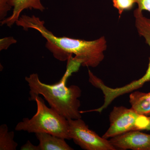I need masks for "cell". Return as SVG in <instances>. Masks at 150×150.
<instances>
[{
	"label": "cell",
	"instance_id": "cell-1",
	"mask_svg": "<svg viewBox=\"0 0 150 150\" xmlns=\"http://www.w3.org/2000/svg\"><path fill=\"white\" fill-rule=\"evenodd\" d=\"M45 22L35 16H21L16 22L24 30H37L46 41V47L54 58L61 62L67 61L71 56L83 67L95 68L103 61L107 49V41L104 36L93 40L74 39L66 36L59 37L44 26Z\"/></svg>",
	"mask_w": 150,
	"mask_h": 150
},
{
	"label": "cell",
	"instance_id": "cell-2",
	"mask_svg": "<svg viewBox=\"0 0 150 150\" xmlns=\"http://www.w3.org/2000/svg\"><path fill=\"white\" fill-rule=\"evenodd\" d=\"M81 63L73 57L67 61V70L61 79L53 84L42 82L37 74H31L25 77L30 88L29 100L37 96L42 95L50 107L67 119L81 118L80 100L81 90L78 86H67L68 78L73 73L77 71Z\"/></svg>",
	"mask_w": 150,
	"mask_h": 150
},
{
	"label": "cell",
	"instance_id": "cell-3",
	"mask_svg": "<svg viewBox=\"0 0 150 150\" xmlns=\"http://www.w3.org/2000/svg\"><path fill=\"white\" fill-rule=\"evenodd\" d=\"M37 105V111L32 118H25L19 122L15 128L16 131L29 133H46L67 140H71L69 134L68 120L45 104L39 96L33 98Z\"/></svg>",
	"mask_w": 150,
	"mask_h": 150
},
{
	"label": "cell",
	"instance_id": "cell-4",
	"mask_svg": "<svg viewBox=\"0 0 150 150\" xmlns=\"http://www.w3.org/2000/svg\"><path fill=\"white\" fill-rule=\"evenodd\" d=\"M109 119L110 126L102 136L107 139L129 131H143L147 124L146 116L123 106L113 107Z\"/></svg>",
	"mask_w": 150,
	"mask_h": 150
},
{
	"label": "cell",
	"instance_id": "cell-5",
	"mask_svg": "<svg viewBox=\"0 0 150 150\" xmlns=\"http://www.w3.org/2000/svg\"><path fill=\"white\" fill-rule=\"evenodd\" d=\"M71 139L85 150H116L109 140L100 137L81 118L68 119Z\"/></svg>",
	"mask_w": 150,
	"mask_h": 150
},
{
	"label": "cell",
	"instance_id": "cell-6",
	"mask_svg": "<svg viewBox=\"0 0 150 150\" xmlns=\"http://www.w3.org/2000/svg\"><path fill=\"white\" fill-rule=\"evenodd\" d=\"M116 150H150V134L134 130L110 138Z\"/></svg>",
	"mask_w": 150,
	"mask_h": 150
},
{
	"label": "cell",
	"instance_id": "cell-7",
	"mask_svg": "<svg viewBox=\"0 0 150 150\" xmlns=\"http://www.w3.org/2000/svg\"><path fill=\"white\" fill-rule=\"evenodd\" d=\"M135 26L139 35L144 37L146 43L150 48V19L143 15V11L137 8L134 11ZM150 81V58L148 69L146 73L142 78L133 81L132 85L134 88L139 89L144 84Z\"/></svg>",
	"mask_w": 150,
	"mask_h": 150
},
{
	"label": "cell",
	"instance_id": "cell-8",
	"mask_svg": "<svg viewBox=\"0 0 150 150\" xmlns=\"http://www.w3.org/2000/svg\"><path fill=\"white\" fill-rule=\"evenodd\" d=\"M10 4L13 8L12 13L10 16L1 21V25H6L8 27L16 23L20 17L21 14L24 10L34 9L42 12L45 9L40 0H10Z\"/></svg>",
	"mask_w": 150,
	"mask_h": 150
},
{
	"label": "cell",
	"instance_id": "cell-9",
	"mask_svg": "<svg viewBox=\"0 0 150 150\" xmlns=\"http://www.w3.org/2000/svg\"><path fill=\"white\" fill-rule=\"evenodd\" d=\"M35 136L39 141V150H73L65 139L46 133H38Z\"/></svg>",
	"mask_w": 150,
	"mask_h": 150
},
{
	"label": "cell",
	"instance_id": "cell-10",
	"mask_svg": "<svg viewBox=\"0 0 150 150\" xmlns=\"http://www.w3.org/2000/svg\"><path fill=\"white\" fill-rule=\"evenodd\" d=\"M131 108L140 115L150 116V92L134 91L129 96Z\"/></svg>",
	"mask_w": 150,
	"mask_h": 150
},
{
	"label": "cell",
	"instance_id": "cell-11",
	"mask_svg": "<svg viewBox=\"0 0 150 150\" xmlns=\"http://www.w3.org/2000/svg\"><path fill=\"white\" fill-rule=\"evenodd\" d=\"M14 133L9 131L6 124L0 126V150H16L18 144L14 141Z\"/></svg>",
	"mask_w": 150,
	"mask_h": 150
},
{
	"label": "cell",
	"instance_id": "cell-12",
	"mask_svg": "<svg viewBox=\"0 0 150 150\" xmlns=\"http://www.w3.org/2000/svg\"><path fill=\"white\" fill-rule=\"evenodd\" d=\"M112 4L117 9L120 17L123 12L129 11L133 8L136 0H112Z\"/></svg>",
	"mask_w": 150,
	"mask_h": 150
},
{
	"label": "cell",
	"instance_id": "cell-13",
	"mask_svg": "<svg viewBox=\"0 0 150 150\" xmlns=\"http://www.w3.org/2000/svg\"><path fill=\"white\" fill-rule=\"evenodd\" d=\"M10 0H0V20L1 21L6 18L8 12L12 6L10 4Z\"/></svg>",
	"mask_w": 150,
	"mask_h": 150
},
{
	"label": "cell",
	"instance_id": "cell-14",
	"mask_svg": "<svg viewBox=\"0 0 150 150\" xmlns=\"http://www.w3.org/2000/svg\"><path fill=\"white\" fill-rule=\"evenodd\" d=\"M16 40L13 37H6L0 40V50H6L12 44L15 43Z\"/></svg>",
	"mask_w": 150,
	"mask_h": 150
},
{
	"label": "cell",
	"instance_id": "cell-15",
	"mask_svg": "<svg viewBox=\"0 0 150 150\" xmlns=\"http://www.w3.org/2000/svg\"><path fill=\"white\" fill-rule=\"evenodd\" d=\"M139 10L143 11H147L150 12V0H136Z\"/></svg>",
	"mask_w": 150,
	"mask_h": 150
},
{
	"label": "cell",
	"instance_id": "cell-16",
	"mask_svg": "<svg viewBox=\"0 0 150 150\" xmlns=\"http://www.w3.org/2000/svg\"><path fill=\"white\" fill-rule=\"evenodd\" d=\"M20 149L21 150H39L38 146L33 145L29 141H28L25 144L21 146Z\"/></svg>",
	"mask_w": 150,
	"mask_h": 150
},
{
	"label": "cell",
	"instance_id": "cell-17",
	"mask_svg": "<svg viewBox=\"0 0 150 150\" xmlns=\"http://www.w3.org/2000/svg\"><path fill=\"white\" fill-rule=\"evenodd\" d=\"M148 118V123L147 125L145 128V130L146 131H150V116H147Z\"/></svg>",
	"mask_w": 150,
	"mask_h": 150
}]
</instances>
